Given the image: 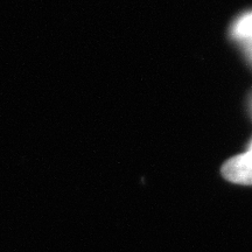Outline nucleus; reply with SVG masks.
<instances>
[{"label": "nucleus", "instance_id": "f257e3e1", "mask_svg": "<svg viewBox=\"0 0 252 252\" xmlns=\"http://www.w3.org/2000/svg\"><path fill=\"white\" fill-rule=\"evenodd\" d=\"M222 173L226 180L234 184L252 186V145L248 152L229 159Z\"/></svg>", "mask_w": 252, "mask_h": 252}, {"label": "nucleus", "instance_id": "f03ea898", "mask_svg": "<svg viewBox=\"0 0 252 252\" xmlns=\"http://www.w3.org/2000/svg\"><path fill=\"white\" fill-rule=\"evenodd\" d=\"M235 32L241 37H252V13L244 15L236 24Z\"/></svg>", "mask_w": 252, "mask_h": 252}]
</instances>
